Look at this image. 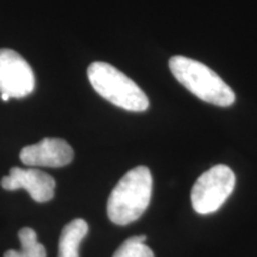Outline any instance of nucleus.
Wrapping results in <instances>:
<instances>
[{
    "label": "nucleus",
    "instance_id": "nucleus-1",
    "mask_svg": "<svg viewBox=\"0 0 257 257\" xmlns=\"http://www.w3.org/2000/svg\"><path fill=\"white\" fill-rule=\"evenodd\" d=\"M153 194V176L148 167L128 170L111 192L107 216L115 225H128L137 220L149 206Z\"/></svg>",
    "mask_w": 257,
    "mask_h": 257
},
{
    "label": "nucleus",
    "instance_id": "nucleus-2",
    "mask_svg": "<svg viewBox=\"0 0 257 257\" xmlns=\"http://www.w3.org/2000/svg\"><path fill=\"white\" fill-rule=\"evenodd\" d=\"M169 69L174 78L202 101L229 107L236 100L232 88L210 67L185 56H173Z\"/></svg>",
    "mask_w": 257,
    "mask_h": 257
},
{
    "label": "nucleus",
    "instance_id": "nucleus-3",
    "mask_svg": "<svg viewBox=\"0 0 257 257\" xmlns=\"http://www.w3.org/2000/svg\"><path fill=\"white\" fill-rule=\"evenodd\" d=\"M94 91L111 104L131 112H144L149 99L128 76L106 62H93L87 69Z\"/></svg>",
    "mask_w": 257,
    "mask_h": 257
},
{
    "label": "nucleus",
    "instance_id": "nucleus-4",
    "mask_svg": "<svg viewBox=\"0 0 257 257\" xmlns=\"http://www.w3.org/2000/svg\"><path fill=\"white\" fill-rule=\"evenodd\" d=\"M236 176L230 167L217 165L206 170L195 181L191 200L195 212L210 214L219 210L233 192Z\"/></svg>",
    "mask_w": 257,
    "mask_h": 257
},
{
    "label": "nucleus",
    "instance_id": "nucleus-5",
    "mask_svg": "<svg viewBox=\"0 0 257 257\" xmlns=\"http://www.w3.org/2000/svg\"><path fill=\"white\" fill-rule=\"evenodd\" d=\"M35 89V75L30 64L11 49H0V94L21 99Z\"/></svg>",
    "mask_w": 257,
    "mask_h": 257
},
{
    "label": "nucleus",
    "instance_id": "nucleus-6",
    "mask_svg": "<svg viewBox=\"0 0 257 257\" xmlns=\"http://www.w3.org/2000/svg\"><path fill=\"white\" fill-rule=\"evenodd\" d=\"M0 185L6 191L25 189L32 200L47 202L54 197L56 182L53 176L40 169L14 167L10 169L9 175L3 176Z\"/></svg>",
    "mask_w": 257,
    "mask_h": 257
},
{
    "label": "nucleus",
    "instance_id": "nucleus-7",
    "mask_svg": "<svg viewBox=\"0 0 257 257\" xmlns=\"http://www.w3.org/2000/svg\"><path fill=\"white\" fill-rule=\"evenodd\" d=\"M19 159L29 167H64L74 159V150L62 138L47 137L40 142L24 147Z\"/></svg>",
    "mask_w": 257,
    "mask_h": 257
},
{
    "label": "nucleus",
    "instance_id": "nucleus-8",
    "mask_svg": "<svg viewBox=\"0 0 257 257\" xmlns=\"http://www.w3.org/2000/svg\"><path fill=\"white\" fill-rule=\"evenodd\" d=\"M88 232V224L83 219H74L63 227L59 240V257H79V248Z\"/></svg>",
    "mask_w": 257,
    "mask_h": 257
},
{
    "label": "nucleus",
    "instance_id": "nucleus-9",
    "mask_svg": "<svg viewBox=\"0 0 257 257\" xmlns=\"http://www.w3.org/2000/svg\"><path fill=\"white\" fill-rule=\"evenodd\" d=\"M18 238L21 242V251L8 250L4 257H47L46 248L37 240V234L31 227L19 230Z\"/></svg>",
    "mask_w": 257,
    "mask_h": 257
},
{
    "label": "nucleus",
    "instance_id": "nucleus-10",
    "mask_svg": "<svg viewBox=\"0 0 257 257\" xmlns=\"http://www.w3.org/2000/svg\"><path fill=\"white\" fill-rule=\"evenodd\" d=\"M146 236H134L125 240L113 257H154L153 250L146 245Z\"/></svg>",
    "mask_w": 257,
    "mask_h": 257
},
{
    "label": "nucleus",
    "instance_id": "nucleus-11",
    "mask_svg": "<svg viewBox=\"0 0 257 257\" xmlns=\"http://www.w3.org/2000/svg\"><path fill=\"white\" fill-rule=\"evenodd\" d=\"M0 98H2L3 101H9L10 99H11L8 94H4V93H2V94H0Z\"/></svg>",
    "mask_w": 257,
    "mask_h": 257
}]
</instances>
